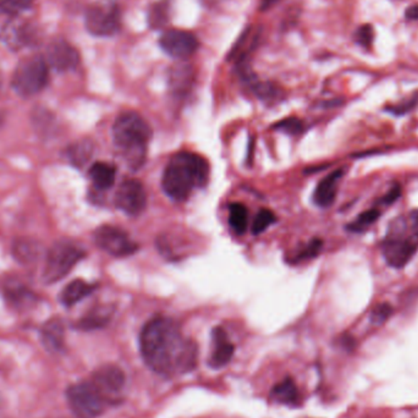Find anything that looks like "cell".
<instances>
[{
  "label": "cell",
  "instance_id": "cell-1",
  "mask_svg": "<svg viewBox=\"0 0 418 418\" xmlns=\"http://www.w3.org/2000/svg\"><path fill=\"white\" fill-rule=\"evenodd\" d=\"M142 359L159 376L174 377L193 372L198 361L196 342L183 337L179 325L167 317L146 323L140 335Z\"/></svg>",
  "mask_w": 418,
  "mask_h": 418
},
{
  "label": "cell",
  "instance_id": "cell-2",
  "mask_svg": "<svg viewBox=\"0 0 418 418\" xmlns=\"http://www.w3.org/2000/svg\"><path fill=\"white\" fill-rule=\"evenodd\" d=\"M209 179V164L202 156L180 152L171 157L162 178L163 191L176 202H184L196 188H205Z\"/></svg>",
  "mask_w": 418,
  "mask_h": 418
},
{
  "label": "cell",
  "instance_id": "cell-3",
  "mask_svg": "<svg viewBox=\"0 0 418 418\" xmlns=\"http://www.w3.org/2000/svg\"><path fill=\"white\" fill-rule=\"evenodd\" d=\"M111 133L114 146L126 165L133 171L140 169L145 164L152 138L148 123L135 111H125L116 118Z\"/></svg>",
  "mask_w": 418,
  "mask_h": 418
},
{
  "label": "cell",
  "instance_id": "cell-4",
  "mask_svg": "<svg viewBox=\"0 0 418 418\" xmlns=\"http://www.w3.org/2000/svg\"><path fill=\"white\" fill-rule=\"evenodd\" d=\"M382 255L393 268H404L418 250V229L409 214L397 218L380 245Z\"/></svg>",
  "mask_w": 418,
  "mask_h": 418
},
{
  "label": "cell",
  "instance_id": "cell-5",
  "mask_svg": "<svg viewBox=\"0 0 418 418\" xmlns=\"http://www.w3.org/2000/svg\"><path fill=\"white\" fill-rule=\"evenodd\" d=\"M49 80V66L42 56H27L14 70L11 87L20 97L29 98L46 88Z\"/></svg>",
  "mask_w": 418,
  "mask_h": 418
},
{
  "label": "cell",
  "instance_id": "cell-6",
  "mask_svg": "<svg viewBox=\"0 0 418 418\" xmlns=\"http://www.w3.org/2000/svg\"><path fill=\"white\" fill-rule=\"evenodd\" d=\"M85 256V248L73 241L63 240L54 243L48 251L43 280L47 284H54L64 279Z\"/></svg>",
  "mask_w": 418,
  "mask_h": 418
},
{
  "label": "cell",
  "instance_id": "cell-7",
  "mask_svg": "<svg viewBox=\"0 0 418 418\" xmlns=\"http://www.w3.org/2000/svg\"><path fill=\"white\" fill-rule=\"evenodd\" d=\"M87 31L96 37H111L121 25V10L116 0H98L87 9L85 15Z\"/></svg>",
  "mask_w": 418,
  "mask_h": 418
},
{
  "label": "cell",
  "instance_id": "cell-8",
  "mask_svg": "<svg viewBox=\"0 0 418 418\" xmlns=\"http://www.w3.org/2000/svg\"><path fill=\"white\" fill-rule=\"evenodd\" d=\"M68 407L77 418H98L108 404L92 382H80L66 389Z\"/></svg>",
  "mask_w": 418,
  "mask_h": 418
},
{
  "label": "cell",
  "instance_id": "cell-9",
  "mask_svg": "<svg viewBox=\"0 0 418 418\" xmlns=\"http://www.w3.org/2000/svg\"><path fill=\"white\" fill-rule=\"evenodd\" d=\"M92 384L104 397L108 405L121 402L126 387L125 372L116 365H103L94 371Z\"/></svg>",
  "mask_w": 418,
  "mask_h": 418
},
{
  "label": "cell",
  "instance_id": "cell-10",
  "mask_svg": "<svg viewBox=\"0 0 418 418\" xmlns=\"http://www.w3.org/2000/svg\"><path fill=\"white\" fill-rule=\"evenodd\" d=\"M94 243L102 251L118 258L128 257L138 251V245L133 243L126 231L118 226H99L93 234Z\"/></svg>",
  "mask_w": 418,
  "mask_h": 418
},
{
  "label": "cell",
  "instance_id": "cell-11",
  "mask_svg": "<svg viewBox=\"0 0 418 418\" xmlns=\"http://www.w3.org/2000/svg\"><path fill=\"white\" fill-rule=\"evenodd\" d=\"M116 205L130 217H137L145 210L147 195L143 185L135 179L125 180L116 190Z\"/></svg>",
  "mask_w": 418,
  "mask_h": 418
},
{
  "label": "cell",
  "instance_id": "cell-12",
  "mask_svg": "<svg viewBox=\"0 0 418 418\" xmlns=\"http://www.w3.org/2000/svg\"><path fill=\"white\" fill-rule=\"evenodd\" d=\"M159 46L168 56L176 59H186L197 51L198 41L188 31L168 30L160 36Z\"/></svg>",
  "mask_w": 418,
  "mask_h": 418
},
{
  "label": "cell",
  "instance_id": "cell-13",
  "mask_svg": "<svg viewBox=\"0 0 418 418\" xmlns=\"http://www.w3.org/2000/svg\"><path fill=\"white\" fill-rule=\"evenodd\" d=\"M44 59L48 66L58 73H68L80 64V54L64 39H56L48 46Z\"/></svg>",
  "mask_w": 418,
  "mask_h": 418
},
{
  "label": "cell",
  "instance_id": "cell-14",
  "mask_svg": "<svg viewBox=\"0 0 418 418\" xmlns=\"http://www.w3.org/2000/svg\"><path fill=\"white\" fill-rule=\"evenodd\" d=\"M34 39V30L32 26L16 16L9 20L0 31V41L11 51H20L30 46Z\"/></svg>",
  "mask_w": 418,
  "mask_h": 418
},
{
  "label": "cell",
  "instance_id": "cell-15",
  "mask_svg": "<svg viewBox=\"0 0 418 418\" xmlns=\"http://www.w3.org/2000/svg\"><path fill=\"white\" fill-rule=\"evenodd\" d=\"M234 344L230 342L225 330L222 327H217L212 332V352L209 357L210 367L219 369L225 367L234 356Z\"/></svg>",
  "mask_w": 418,
  "mask_h": 418
},
{
  "label": "cell",
  "instance_id": "cell-16",
  "mask_svg": "<svg viewBox=\"0 0 418 418\" xmlns=\"http://www.w3.org/2000/svg\"><path fill=\"white\" fill-rule=\"evenodd\" d=\"M41 342L51 354H60L65 349V327L63 320L51 318L41 328Z\"/></svg>",
  "mask_w": 418,
  "mask_h": 418
},
{
  "label": "cell",
  "instance_id": "cell-17",
  "mask_svg": "<svg viewBox=\"0 0 418 418\" xmlns=\"http://www.w3.org/2000/svg\"><path fill=\"white\" fill-rule=\"evenodd\" d=\"M344 175V169L330 173L325 176V179L320 180V184L317 185L315 193H313V201L320 208H328L333 205L337 195L339 183Z\"/></svg>",
  "mask_w": 418,
  "mask_h": 418
},
{
  "label": "cell",
  "instance_id": "cell-18",
  "mask_svg": "<svg viewBox=\"0 0 418 418\" xmlns=\"http://www.w3.org/2000/svg\"><path fill=\"white\" fill-rule=\"evenodd\" d=\"M94 290V284L85 282L82 279H76L68 282L60 292V302L63 303L65 307H73L76 303L81 302L82 300L90 296Z\"/></svg>",
  "mask_w": 418,
  "mask_h": 418
},
{
  "label": "cell",
  "instance_id": "cell-19",
  "mask_svg": "<svg viewBox=\"0 0 418 418\" xmlns=\"http://www.w3.org/2000/svg\"><path fill=\"white\" fill-rule=\"evenodd\" d=\"M94 188L101 191H106L116 183V169L109 163L97 162L88 170Z\"/></svg>",
  "mask_w": 418,
  "mask_h": 418
},
{
  "label": "cell",
  "instance_id": "cell-20",
  "mask_svg": "<svg viewBox=\"0 0 418 418\" xmlns=\"http://www.w3.org/2000/svg\"><path fill=\"white\" fill-rule=\"evenodd\" d=\"M111 316H113V311L111 307L103 306V307L94 308L82 317L75 327L85 332L104 328L111 322Z\"/></svg>",
  "mask_w": 418,
  "mask_h": 418
},
{
  "label": "cell",
  "instance_id": "cell-21",
  "mask_svg": "<svg viewBox=\"0 0 418 418\" xmlns=\"http://www.w3.org/2000/svg\"><path fill=\"white\" fill-rule=\"evenodd\" d=\"M272 395L277 402L287 406H296L300 400L299 389L290 378H286L275 385Z\"/></svg>",
  "mask_w": 418,
  "mask_h": 418
},
{
  "label": "cell",
  "instance_id": "cell-22",
  "mask_svg": "<svg viewBox=\"0 0 418 418\" xmlns=\"http://www.w3.org/2000/svg\"><path fill=\"white\" fill-rule=\"evenodd\" d=\"M387 205L383 202L379 201L374 207L365 210L363 213L360 214L359 217L355 219L354 222L347 225V230L352 233H362L367 230L369 226L373 225L378 220V218L382 214V209H384Z\"/></svg>",
  "mask_w": 418,
  "mask_h": 418
},
{
  "label": "cell",
  "instance_id": "cell-23",
  "mask_svg": "<svg viewBox=\"0 0 418 418\" xmlns=\"http://www.w3.org/2000/svg\"><path fill=\"white\" fill-rule=\"evenodd\" d=\"M229 224L238 235H243L248 230V210L243 203H233L229 207Z\"/></svg>",
  "mask_w": 418,
  "mask_h": 418
},
{
  "label": "cell",
  "instance_id": "cell-24",
  "mask_svg": "<svg viewBox=\"0 0 418 418\" xmlns=\"http://www.w3.org/2000/svg\"><path fill=\"white\" fill-rule=\"evenodd\" d=\"M4 295L9 302L15 306H22L34 299V295L31 294V291L19 282H8L4 286Z\"/></svg>",
  "mask_w": 418,
  "mask_h": 418
},
{
  "label": "cell",
  "instance_id": "cell-25",
  "mask_svg": "<svg viewBox=\"0 0 418 418\" xmlns=\"http://www.w3.org/2000/svg\"><path fill=\"white\" fill-rule=\"evenodd\" d=\"M93 154V146L90 141L77 142L68 150V157L75 167H82Z\"/></svg>",
  "mask_w": 418,
  "mask_h": 418
},
{
  "label": "cell",
  "instance_id": "cell-26",
  "mask_svg": "<svg viewBox=\"0 0 418 418\" xmlns=\"http://www.w3.org/2000/svg\"><path fill=\"white\" fill-rule=\"evenodd\" d=\"M169 21V3L168 0H160L152 5L148 13V24L153 30H158L167 25Z\"/></svg>",
  "mask_w": 418,
  "mask_h": 418
},
{
  "label": "cell",
  "instance_id": "cell-27",
  "mask_svg": "<svg viewBox=\"0 0 418 418\" xmlns=\"http://www.w3.org/2000/svg\"><path fill=\"white\" fill-rule=\"evenodd\" d=\"M13 253L19 262L30 263L32 260H36V257L39 256V246H37V243H32V241L20 240L14 245Z\"/></svg>",
  "mask_w": 418,
  "mask_h": 418
},
{
  "label": "cell",
  "instance_id": "cell-28",
  "mask_svg": "<svg viewBox=\"0 0 418 418\" xmlns=\"http://www.w3.org/2000/svg\"><path fill=\"white\" fill-rule=\"evenodd\" d=\"M275 222H277V217L272 210L265 208L260 209L255 217L253 224H252V231L255 235L262 234L268 229L269 226L273 225Z\"/></svg>",
  "mask_w": 418,
  "mask_h": 418
},
{
  "label": "cell",
  "instance_id": "cell-29",
  "mask_svg": "<svg viewBox=\"0 0 418 418\" xmlns=\"http://www.w3.org/2000/svg\"><path fill=\"white\" fill-rule=\"evenodd\" d=\"M34 0H0V13L17 16L31 8Z\"/></svg>",
  "mask_w": 418,
  "mask_h": 418
},
{
  "label": "cell",
  "instance_id": "cell-30",
  "mask_svg": "<svg viewBox=\"0 0 418 418\" xmlns=\"http://www.w3.org/2000/svg\"><path fill=\"white\" fill-rule=\"evenodd\" d=\"M256 39L253 37V34H252V30L246 31V34L240 39L239 42H238V44L235 46L234 49L231 51V59H243V56H246L248 53H250L252 48H253Z\"/></svg>",
  "mask_w": 418,
  "mask_h": 418
},
{
  "label": "cell",
  "instance_id": "cell-31",
  "mask_svg": "<svg viewBox=\"0 0 418 418\" xmlns=\"http://www.w3.org/2000/svg\"><path fill=\"white\" fill-rule=\"evenodd\" d=\"M355 39L356 42L359 43L360 46L363 48H369L374 39V30L371 25L361 26L356 34H355Z\"/></svg>",
  "mask_w": 418,
  "mask_h": 418
},
{
  "label": "cell",
  "instance_id": "cell-32",
  "mask_svg": "<svg viewBox=\"0 0 418 418\" xmlns=\"http://www.w3.org/2000/svg\"><path fill=\"white\" fill-rule=\"evenodd\" d=\"M322 248H323V241L322 240H312L311 243H308L307 246L303 248V251H301V253L296 256V262L310 260V258L318 256V253L322 251Z\"/></svg>",
  "mask_w": 418,
  "mask_h": 418
},
{
  "label": "cell",
  "instance_id": "cell-33",
  "mask_svg": "<svg viewBox=\"0 0 418 418\" xmlns=\"http://www.w3.org/2000/svg\"><path fill=\"white\" fill-rule=\"evenodd\" d=\"M253 91L260 99H265V101L277 98L279 96L277 87L270 83H256L253 86Z\"/></svg>",
  "mask_w": 418,
  "mask_h": 418
},
{
  "label": "cell",
  "instance_id": "cell-34",
  "mask_svg": "<svg viewBox=\"0 0 418 418\" xmlns=\"http://www.w3.org/2000/svg\"><path fill=\"white\" fill-rule=\"evenodd\" d=\"M275 128L277 130H282L285 133H291V135H297L302 131L303 125L301 120L290 118V119L282 120L279 124L275 125Z\"/></svg>",
  "mask_w": 418,
  "mask_h": 418
},
{
  "label": "cell",
  "instance_id": "cell-35",
  "mask_svg": "<svg viewBox=\"0 0 418 418\" xmlns=\"http://www.w3.org/2000/svg\"><path fill=\"white\" fill-rule=\"evenodd\" d=\"M392 315V306H389L387 303L384 305H379V306H377L374 310H373V313H372V320L374 322V323H383L384 320H388V317Z\"/></svg>",
  "mask_w": 418,
  "mask_h": 418
},
{
  "label": "cell",
  "instance_id": "cell-36",
  "mask_svg": "<svg viewBox=\"0 0 418 418\" xmlns=\"http://www.w3.org/2000/svg\"><path fill=\"white\" fill-rule=\"evenodd\" d=\"M405 17L410 21H418V4L406 9Z\"/></svg>",
  "mask_w": 418,
  "mask_h": 418
},
{
  "label": "cell",
  "instance_id": "cell-37",
  "mask_svg": "<svg viewBox=\"0 0 418 418\" xmlns=\"http://www.w3.org/2000/svg\"><path fill=\"white\" fill-rule=\"evenodd\" d=\"M279 1H280V0H260V10H262V11L269 10V9L273 8L274 5L279 3Z\"/></svg>",
  "mask_w": 418,
  "mask_h": 418
},
{
  "label": "cell",
  "instance_id": "cell-38",
  "mask_svg": "<svg viewBox=\"0 0 418 418\" xmlns=\"http://www.w3.org/2000/svg\"><path fill=\"white\" fill-rule=\"evenodd\" d=\"M0 85H1V78H0Z\"/></svg>",
  "mask_w": 418,
  "mask_h": 418
}]
</instances>
